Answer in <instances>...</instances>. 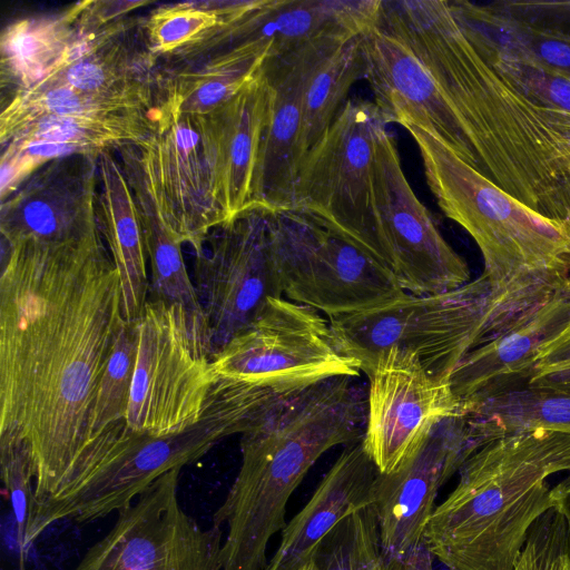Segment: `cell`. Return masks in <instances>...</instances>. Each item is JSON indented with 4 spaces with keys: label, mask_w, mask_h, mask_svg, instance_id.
<instances>
[{
    "label": "cell",
    "mask_w": 570,
    "mask_h": 570,
    "mask_svg": "<svg viewBox=\"0 0 570 570\" xmlns=\"http://www.w3.org/2000/svg\"><path fill=\"white\" fill-rule=\"evenodd\" d=\"M563 285L504 287L482 273L449 292L406 293L383 306L328 322L340 350L366 375L381 353L395 347L415 354L431 376L449 382L472 351L547 303Z\"/></svg>",
    "instance_id": "277c9868"
},
{
    "label": "cell",
    "mask_w": 570,
    "mask_h": 570,
    "mask_svg": "<svg viewBox=\"0 0 570 570\" xmlns=\"http://www.w3.org/2000/svg\"><path fill=\"white\" fill-rule=\"evenodd\" d=\"M434 557L423 540L416 548L404 557L391 561L392 570H434Z\"/></svg>",
    "instance_id": "ab89813d"
},
{
    "label": "cell",
    "mask_w": 570,
    "mask_h": 570,
    "mask_svg": "<svg viewBox=\"0 0 570 570\" xmlns=\"http://www.w3.org/2000/svg\"><path fill=\"white\" fill-rule=\"evenodd\" d=\"M513 570H570L566 523L554 507L532 524Z\"/></svg>",
    "instance_id": "e575fe53"
},
{
    "label": "cell",
    "mask_w": 570,
    "mask_h": 570,
    "mask_svg": "<svg viewBox=\"0 0 570 570\" xmlns=\"http://www.w3.org/2000/svg\"><path fill=\"white\" fill-rule=\"evenodd\" d=\"M374 196L377 259L406 293H444L471 281L466 262L443 238L431 213L412 190L387 127L376 144Z\"/></svg>",
    "instance_id": "7c38bea8"
},
{
    "label": "cell",
    "mask_w": 570,
    "mask_h": 570,
    "mask_svg": "<svg viewBox=\"0 0 570 570\" xmlns=\"http://www.w3.org/2000/svg\"><path fill=\"white\" fill-rule=\"evenodd\" d=\"M98 157L57 158L30 175L1 202V242L68 243L97 230Z\"/></svg>",
    "instance_id": "2e32d148"
},
{
    "label": "cell",
    "mask_w": 570,
    "mask_h": 570,
    "mask_svg": "<svg viewBox=\"0 0 570 570\" xmlns=\"http://www.w3.org/2000/svg\"><path fill=\"white\" fill-rule=\"evenodd\" d=\"M150 1H86L82 22L88 29H99L118 20L137 8L150 4Z\"/></svg>",
    "instance_id": "f35d334b"
},
{
    "label": "cell",
    "mask_w": 570,
    "mask_h": 570,
    "mask_svg": "<svg viewBox=\"0 0 570 570\" xmlns=\"http://www.w3.org/2000/svg\"><path fill=\"white\" fill-rule=\"evenodd\" d=\"M314 570H392L383 553L373 505L341 521L318 544Z\"/></svg>",
    "instance_id": "d6a6232c"
},
{
    "label": "cell",
    "mask_w": 570,
    "mask_h": 570,
    "mask_svg": "<svg viewBox=\"0 0 570 570\" xmlns=\"http://www.w3.org/2000/svg\"><path fill=\"white\" fill-rule=\"evenodd\" d=\"M374 104L387 124L414 125L476 170L480 163L455 114L415 55L374 22L361 33Z\"/></svg>",
    "instance_id": "e0dca14e"
},
{
    "label": "cell",
    "mask_w": 570,
    "mask_h": 570,
    "mask_svg": "<svg viewBox=\"0 0 570 570\" xmlns=\"http://www.w3.org/2000/svg\"><path fill=\"white\" fill-rule=\"evenodd\" d=\"M269 104L264 70L237 95L199 116L212 194L224 222L257 207L256 185Z\"/></svg>",
    "instance_id": "ac0fdd59"
},
{
    "label": "cell",
    "mask_w": 570,
    "mask_h": 570,
    "mask_svg": "<svg viewBox=\"0 0 570 570\" xmlns=\"http://www.w3.org/2000/svg\"><path fill=\"white\" fill-rule=\"evenodd\" d=\"M570 278L547 303L472 351L449 383L459 405L492 397L525 382L541 344L568 320Z\"/></svg>",
    "instance_id": "44dd1931"
},
{
    "label": "cell",
    "mask_w": 570,
    "mask_h": 570,
    "mask_svg": "<svg viewBox=\"0 0 570 570\" xmlns=\"http://www.w3.org/2000/svg\"><path fill=\"white\" fill-rule=\"evenodd\" d=\"M525 386L570 395V313L539 347Z\"/></svg>",
    "instance_id": "d590c367"
},
{
    "label": "cell",
    "mask_w": 570,
    "mask_h": 570,
    "mask_svg": "<svg viewBox=\"0 0 570 570\" xmlns=\"http://www.w3.org/2000/svg\"><path fill=\"white\" fill-rule=\"evenodd\" d=\"M257 423L239 386L218 377L200 420L183 432L153 436L130 430L125 420L108 426L85 444L58 494L29 517L24 544L58 521L91 522L119 512L166 472Z\"/></svg>",
    "instance_id": "5b68a950"
},
{
    "label": "cell",
    "mask_w": 570,
    "mask_h": 570,
    "mask_svg": "<svg viewBox=\"0 0 570 570\" xmlns=\"http://www.w3.org/2000/svg\"><path fill=\"white\" fill-rule=\"evenodd\" d=\"M530 26L570 35V1H502L491 3Z\"/></svg>",
    "instance_id": "74e56055"
},
{
    "label": "cell",
    "mask_w": 570,
    "mask_h": 570,
    "mask_svg": "<svg viewBox=\"0 0 570 570\" xmlns=\"http://www.w3.org/2000/svg\"><path fill=\"white\" fill-rule=\"evenodd\" d=\"M367 376L363 443L380 473L395 470L436 423L460 414L450 383L411 352L381 353Z\"/></svg>",
    "instance_id": "4fadbf2b"
},
{
    "label": "cell",
    "mask_w": 570,
    "mask_h": 570,
    "mask_svg": "<svg viewBox=\"0 0 570 570\" xmlns=\"http://www.w3.org/2000/svg\"><path fill=\"white\" fill-rule=\"evenodd\" d=\"M138 321L125 320L116 337L98 384L89 439L126 417L137 362Z\"/></svg>",
    "instance_id": "836d02e7"
},
{
    "label": "cell",
    "mask_w": 570,
    "mask_h": 570,
    "mask_svg": "<svg viewBox=\"0 0 570 570\" xmlns=\"http://www.w3.org/2000/svg\"><path fill=\"white\" fill-rule=\"evenodd\" d=\"M364 76L361 35L333 42L316 59L303 95V158L331 127L352 85Z\"/></svg>",
    "instance_id": "f1b7e54d"
},
{
    "label": "cell",
    "mask_w": 570,
    "mask_h": 570,
    "mask_svg": "<svg viewBox=\"0 0 570 570\" xmlns=\"http://www.w3.org/2000/svg\"><path fill=\"white\" fill-rule=\"evenodd\" d=\"M115 150L131 187L142 227L146 256L151 268L148 299L180 305L193 317L206 323L194 282L185 266L183 244L157 203L138 141L122 144Z\"/></svg>",
    "instance_id": "484cf974"
},
{
    "label": "cell",
    "mask_w": 570,
    "mask_h": 570,
    "mask_svg": "<svg viewBox=\"0 0 570 570\" xmlns=\"http://www.w3.org/2000/svg\"><path fill=\"white\" fill-rule=\"evenodd\" d=\"M381 0H264L237 28L227 48L262 39L282 56L324 37H353L375 20Z\"/></svg>",
    "instance_id": "7402d4cb"
},
{
    "label": "cell",
    "mask_w": 570,
    "mask_h": 570,
    "mask_svg": "<svg viewBox=\"0 0 570 570\" xmlns=\"http://www.w3.org/2000/svg\"><path fill=\"white\" fill-rule=\"evenodd\" d=\"M463 417L436 423L402 463L376 476L373 508L383 553L394 561L424 540L439 490L474 451Z\"/></svg>",
    "instance_id": "5bb4252c"
},
{
    "label": "cell",
    "mask_w": 570,
    "mask_h": 570,
    "mask_svg": "<svg viewBox=\"0 0 570 570\" xmlns=\"http://www.w3.org/2000/svg\"><path fill=\"white\" fill-rule=\"evenodd\" d=\"M180 469L153 482L72 570H222L223 530L181 507Z\"/></svg>",
    "instance_id": "8fae6325"
},
{
    "label": "cell",
    "mask_w": 570,
    "mask_h": 570,
    "mask_svg": "<svg viewBox=\"0 0 570 570\" xmlns=\"http://www.w3.org/2000/svg\"><path fill=\"white\" fill-rule=\"evenodd\" d=\"M379 470L363 438L345 446L303 509L282 530L265 570H299L321 541L346 517L373 504Z\"/></svg>",
    "instance_id": "ffe728a7"
},
{
    "label": "cell",
    "mask_w": 570,
    "mask_h": 570,
    "mask_svg": "<svg viewBox=\"0 0 570 570\" xmlns=\"http://www.w3.org/2000/svg\"><path fill=\"white\" fill-rule=\"evenodd\" d=\"M1 249L0 442L29 458L30 515L58 494L89 439L125 321L121 286L99 228L73 242H1Z\"/></svg>",
    "instance_id": "6da1fadb"
},
{
    "label": "cell",
    "mask_w": 570,
    "mask_h": 570,
    "mask_svg": "<svg viewBox=\"0 0 570 570\" xmlns=\"http://www.w3.org/2000/svg\"><path fill=\"white\" fill-rule=\"evenodd\" d=\"M138 145L167 224L197 253L208 234L225 223L212 194L199 116L159 104L155 130Z\"/></svg>",
    "instance_id": "9a60e30c"
},
{
    "label": "cell",
    "mask_w": 570,
    "mask_h": 570,
    "mask_svg": "<svg viewBox=\"0 0 570 570\" xmlns=\"http://www.w3.org/2000/svg\"><path fill=\"white\" fill-rule=\"evenodd\" d=\"M264 0L191 1L166 3L141 20V32L151 55L193 60L226 47L237 27Z\"/></svg>",
    "instance_id": "4316f807"
},
{
    "label": "cell",
    "mask_w": 570,
    "mask_h": 570,
    "mask_svg": "<svg viewBox=\"0 0 570 570\" xmlns=\"http://www.w3.org/2000/svg\"><path fill=\"white\" fill-rule=\"evenodd\" d=\"M194 285L212 357L283 297L274 265L268 209L255 207L214 228L195 253Z\"/></svg>",
    "instance_id": "30bf717a"
},
{
    "label": "cell",
    "mask_w": 570,
    "mask_h": 570,
    "mask_svg": "<svg viewBox=\"0 0 570 570\" xmlns=\"http://www.w3.org/2000/svg\"><path fill=\"white\" fill-rule=\"evenodd\" d=\"M387 125L374 102L347 100L304 156L292 208L317 217L376 259L374 158L377 139Z\"/></svg>",
    "instance_id": "9c48e42d"
},
{
    "label": "cell",
    "mask_w": 570,
    "mask_h": 570,
    "mask_svg": "<svg viewBox=\"0 0 570 570\" xmlns=\"http://www.w3.org/2000/svg\"><path fill=\"white\" fill-rule=\"evenodd\" d=\"M460 414L474 441L523 429L570 432V395L525 386L460 405Z\"/></svg>",
    "instance_id": "f546056e"
},
{
    "label": "cell",
    "mask_w": 570,
    "mask_h": 570,
    "mask_svg": "<svg viewBox=\"0 0 570 570\" xmlns=\"http://www.w3.org/2000/svg\"><path fill=\"white\" fill-rule=\"evenodd\" d=\"M138 330L125 423L153 436L183 432L200 420L218 381L206 323L180 305L148 299Z\"/></svg>",
    "instance_id": "ba28073f"
},
{
    "label": "cell",
    "mask_w": 570,
    "mask_h": 570,
    "mask_svg": "<svg viewBox=\"0 0 570 570\" xmlns=\"http://www.w3.org/2000/svg\"><path fill=\"white\" fill-rule=\"evenodd\" d=\"M112 150L98 157L97 224L120 277L124 318L134 322L148 301L147 256L135 197Z\"/></svg>",
    "instance_id": "cb8c5ba5"
},
{
    "label": "cell",
    "mask_w": 570,
    "mask_h": 570,
    "mask_svg": "<svg viewBox=\"0 0 570 570\" xmlns=\"http://www.w3.org/2000/svg\"><path fill=\"white\" fill-rule=\"evenodd\" d=\"M376 23L421 61L463 128L481 173L570 223V115L540 106L487 62L444 0H383Z\"/></svg>",
    "instance_id": "7a4b0ae2"
},
{
    "label": "cell",
    "mask_w": 570,
    "mask_h": 570,
    "mask_svg": "<svg viewBox=\"0 0 570 570\" xmlns=\"http://www.w3.org/2000/svg\"><path fill=\"white\" fill-rule=\"evenodd\" d=\"M271 56L272 43L257 39L224 49L202 63L163 72L159 104L180 114L207 115L254 80Z\"/></svg>",
    "instance_id": "83f0119b"
},
{
    "label": "cell",
    "mask_w": 570,
    "mask_h": 570,
    "mask_svg": "<svg viewBox=\"0 0 570 570\" xmlns=\"http://www.w3.org/2000/svg\"><path fill=\"white\" fill-rule=\"evenodd\" d=\"M86 1L57 13L17 19L0 40L1 89L27 90L62 67L91 31L82 23Z\"/></svg>",
    "instance_id": "d4e9b609"
},
{
    "label": "cell",
    "mask_w": 570,
    "mask_h": 570,
    "mask_svg": "<svg viewBox=\"0 0 570 570\" xmlns=\"http://www.w3.org/2000/svg\"><path fill=\"white\" fill-rule=\"evenodd\" d=\"M1 479L16 518L20 549L22 548L29 507L33 491L30 461L24 450L16 443L0 442Z\"/></svg>",
    "instance_id": "8d00e7d4"
},
{
    "label": "cell",
    "mask_w": 570,
    "mask_h": 570,
    "mask_svg": "<svg viewBox=\"0 0 570 570\" xmlns=\"http://www.w3.org/2000/svg\"><path fill=\"white\" fill-rule=\"evenodd\" d=\"M157 112L49 115L16 129L1 144L20 155L36 171L45 164L72 155L99 154L146 139L156 128Z\"/></svg>",
    "instance_id": "603a6c76"
},
{
    "label": "cell",
    "mask_w": 570,
    "mask_h": 570,
    "mask_svg": "<svg viewBox=\"0 0 570 570\" xmlns=\"http://www.w3.org/2000/svg\"><path fill=\"white\" fill-rule=\"evenodd\" d=\"M551 495L553 507L561 513L566 523L570 558V475L552 488Z\"/></svg>",
    "instance_id": "60d3db41"
},
{
    "label": "cell",
    "mask_w": 570,
    "mask_h": 570,
    "mask_svg": "<svg viewBox=\"0 0 570 570\" xmlns=\"http://www.w3.org/2000/svg\"><path fill=\"white\" fill-rule=\"evenodd\" d=\"M346 38L350 37H324L265 61L263 70L269 86V104L257 171V207L293 208L303 158L305 82L320 55L333 42Z\"/></svg>",
    "instance_id": "d6986e66"
},
{
    "label": "cell",
    "mask_w": 570,
    "mask_h": 570,
    "mask_svg": "<svg viewBox=\"0 0 570 570\" xmlns=\"http://www.w3.org/2000/svg\"><path fill=\"white\" fill-rule=\"evenodd\" d=\"M444 215L481 250L492 284L561 286L570 278V223L543 216L461 159L425 130L404 124Z\"/></svg>",
    "instance_id": "8992f818"
},
{
    "label": "cell",
    "mask_w": 570,
    "mask_h": 570,
    "mask_svg": "<svg viewBox=\"0 0 570 570\" xmlns=\"http://www.w3.org/2000/svg\"><path fill=\"white\" fill-rule=\"evenodd\" d=\"M479 55L540 106L570 115V79L485 32L456 21Z\"/></svg>",
    "instance_id": "1f68e13d"
},
{
    "label": "cell",
    "mask_w": 570,
    "mask_h": 570,
    "mask_svg": "<svg viewBox=\"0 0 570 570\" xmlns=\"http://www.w3.org/2000/svg\"><path fill=\"white\" fill-rule=\"evenodd\" d=\"M570 471V432L523 429L479 442L424 531L449 570H513L532 524L553 508L548 479Z\"/></svg>",
    "instance_id": "3957f363"
},
{
    "label": "cell",
    "mask_w": 570,
    "mask_h": 570,
    "mask_svg": "<svg viewBox=\"0 0 570 570\" xmlns=\"http://www.w3.org/2000/svg\"><path fill=\"white\" fill-rule=\"evenodd\" d=\"M283 296L328 318L373 309L406 292L392 272L336 229L298 209H268Z\"/></svg>",
    "instance_id": "52a82bcc"
},
{
    "label": "cell",
    "mask_w": 570,
    "mask_h": 570,
    "mask_svg": "<svg viewBox=\"0 0 570 570\" xmlns=\"http://www.w3.org/2000/svg\"><path fill=\"white\" fill-rule=\"evenodd\" d=\"M456 21L470 24L570 79V35L515 20L491 3L448 1Z\"/></svg>",
    "instance_id": "4dcf8cb0"
}]
</instances>
